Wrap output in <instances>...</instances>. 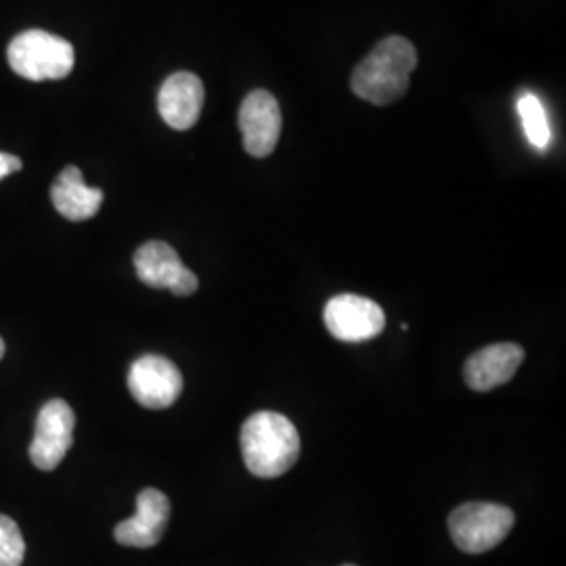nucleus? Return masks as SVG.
<instances>
[{
  "mask_svg": "<svg viewBox=\"0 0 566 566\" xmlns=\"http://www.w3.org/2000/svg\"><path fill=\"white\" fill-rule=\"evenodd\" d=\"M416 65V46L403 36H388L355 67L350 88L359 99L374 105L397 103L409 91V76Z\"/></svg>",
  "mask_w": 566,
  "mask_h": 566,
  "instance_id": "nucleus-1",
  "label": "nucleus"
},
{
  "mask_svg": "<svg viewBox=\"0 0 566 566\" xmlns=\"http://www.w3.org/2000/svg\"><path fill=\"white\" fill-rule=\"evenodd\" d=\"M243 462L259 479H277L298 462L301 434L277 411H256L240 432Z\"/></svg>",
  "mask_w": 566,
  "mask_h": 566,
  "instance_id": "nucleus-2",
  "label": "nucleus"
},
{
  "mask_svg": "<svg viewBox=\"0 0 566 566\" xmlns=\"http://www.w3.org/2000/svg\"><path fill=\"white\" fill-rule=\"evenodd\" d=\"M7 60L25 81H61L72 74L76 55L72 42L44 30H25L9 44Z\"/></svg>",
  "mask_w": 566,
  "mask_h": 566,
  "instance_id": "nucleus-3",
  "label": "nucleus"
},
{
  "mask_svg": "<svg viewBox=\"0 0 566 566\" xmlns=\"http://www.w3.org/2000/svg\"><path fill=\"white\" fill-rule=\"evenodd\" d=\"M514 526V512L502 504L468 502L449 516L453 544L465 554H483L500 546Z\"/></svg>",
  "mask_w": 566,
  "mask_h": 566,
  "instance_id": "nucleus-4",
  "label": "nucleus"
},
{
  "mask_svg": "<svg viewBox=\"0 0 566 566\" xmlns=\"http://www.w3.org/2000/svg\"><path fill=\"white\" fill-rule=\"evenodd\" d=\"M74 409L63 399H51L42 405L36 418V432L30 446V460L42 472H51L63 462L74 443Z\"/></svg>",
  "mask_w": 566,
  "mask_h": 566,
  "instance_id": "nucleus-5",
  "label": "nucleus"
},
{
  "mask_svg": "<svg viewBox=\"0 0 566 566\" xmlns=\"http://www.w3.org/2000/svg\"><path fill=\"white\" fill-rule=\"evenodd\" d=\"M324 322L327 332L336 340L365 343L385 329L386 315L380 304L369 298L357 294H340L325 304Z\"/></svg>",
  "mask_w": 566,
  "mask_h": 566,
  "instance_id": "nucleus-6",
  "label": "nucleus"
},
{
  "mask_svg": "<svg viewBox=\"0 0 566 566\" xmlns=\"http://www.w3.org/2000/svg\"><path fill=\"white\" fill-rule=\"evenodd\" d=\"M137 277L156 290H170L175 296L198 292V277L182 264L177 250L166 242H147L133 256Z\"/></svg>",
  "mask_w": 566,
  "mask_h": 566,
  "instance_id": "nucleus-7",
  "label": "nucleus"
},
{
  "mask_svg": "<svg viewBox=\"0 0 566 566\" xmlns=\"http://www.w3.org/2000/svg\"><path fill=\"white\" fill-rule=\"evenodd\" d=\"M128 390L143 407L166 409L181 397V371L163 355H145L130 365Z\"/></svg>",
  "mask_w": 566,
  "mask_h": 566,
  "instance_id": "nucleus-8",
  "label": "nucleus"
},
{
  "mask_svg": "<svg viewBox=\"0 0 566 566\" xmlns=\"http://www.w3.org/2000/svg\"><path fill=\"white\" fill-rule=\"evenodd\" d=\"M243 147L254 158H266L275 151L282 135V109L269 91H252L240 107Z\"/></svg>",
  "mask_w": 566,
  "mask_h": 566,
  "instance_id": "nucleus-9",
  "label": "nucleus"
},
{
  "mask_svg": "<svg viewBox=\"0 0 566 566\" xmlns=\"http://www.w3.org/2000/svg\"><path fill=\"white\" fill-rule=\"evenodd\" d=\"M170 521V500L158 489H143L137 495L135 516L114 528V539L126 547H154L163 542Z\"/></svg>",
  "mask_w": 566,
  "mask_h": 566,
  "instance_id": "nucleus-10",
  "label": "nucleus"
},
{
  "mask_svg": "<svg viewBox=\"0 0 566 566\" xmlns=\"http://www.w3.org/2000/svg\"><path fill=\"white\" fill-rule=\"evenodd\" d=\"M523 361L525 348L521 344L500 343L485 346L468 357L464 365L465 385L476 392H489L510 382Z\"/></svg>",
  "mask_w": 566,
  "mask_h": 566,
  "instance_id": "nucleus-11",
  "label": "nucleus"
},
{
  "mask_svg": "<svg viewBox=\"0 0 566 566\" xmlns=\"http://www.w3.org/2000/svg\"><path fill=\"white\" fill-rule=\"evenodd\" d=\"M203 107V84L191 72H177L164 81L158 93L163 120L175 130H189L200 120Z\"/></svg>",
  "mask_w": 566,
  "mask_h": 566,
  "instance_id": "nucleus-12",
  "label": "nucleus"
},
{
  "mask_svg": "<svg viewBox=\"0 0 566 566\" xmlns=\"http://www.w3.org/2000/svg\"><path fill=\"white\" fill-rule=\"evenodd\" d=\"M51 200L63 219L81 223L99 212L103 191L97 187H88L76 166H65L51 185Z\"/></svg>",
  "mask_w": 566,
  "mask_h": 566,
  "instance_id": "nucleus-13",
  "label": "nucleus"
},
{
  "mask_svg": "<svg viewBox=\"0 0 566 566\" xmlns=\"http://www.w3.org/2000/svg\"><path fill=\"white\" fill-rule=\"evenodd\" d=\"M518 114H521V120H523V128H525L526 139L528 143L544 151L549 139H552V133H549V124H547L546 112H544V105L542 102L525 93L521 99H518Z\"/></svg>",
  "mask_w": 566,
  "mask_h": 566,
  "instance_id": "nucleus-14",
  "label": "nucleus"
},
{
  "mask_svg": "<svg viewBox=\"0 0 566 566\" xmlns=\"http://www.w3.org/2000/svg\"><path fill=\"white\" fill-rule=\"evenodd\" d=\"M25 556V542L21 535L20 526L0 514V566H21Z\"/></svg>",
  "mask_w": 566,
  "mask_h": 566,
  "instance_id": "nucleus-15",
  "label": "nucleus"
},
{
  "mask_svg": "<svg viewBox=\"0 0 566 566\" xmlns=\"http://www.w3.org/2000/svg\"><path fill=\"white\" fill-rule=\"evenodd\" d=\"M20 158L18 156H11V154H2L0 151V181L4 179V177H9V175H15V172H20L21 170Z\"/></svg>",
  "mask_w": 566,
  "mask_h": 566,
  "instance_id": "nucleus-16",
  "label": "nucleus"
},
{
  "mask_svg": "<svg viewBox=\"0 0 566 566\" xmlns=\"http://www.w3.org/2000/svg\"><path fill=\"white\" fill-rule=\"evenodd\" d=\"M2 355H4V340L0 338V359H2Z\"/></svg>",
  "mask_w": 566,
  "mask_h": 566,
  "instance_id": "nucleus-17",
  "label": "nucleus"
},
{
  "mask_svg": "<svg viewBox=\"0 0 566 566\" xmlns=\"http://www.w3.org/2000/svg\"><path fill=\"white\" fill-rule=\"evenodd\" d=\"M343 566H357V565H343Z\"/></svg>",
  "mask_w": 566,
  "mask_h": 566,
  "instance_id": "nucleus-18",
  "label": "nucleus"
}]
</instances>
